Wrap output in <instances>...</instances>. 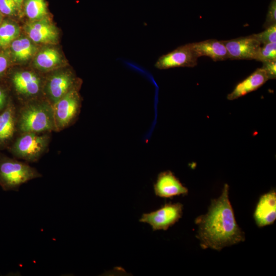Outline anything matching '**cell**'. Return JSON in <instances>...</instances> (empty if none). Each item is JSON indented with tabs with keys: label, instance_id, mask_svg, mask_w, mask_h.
<instances>
[{
	"label": "cell",
	"instance_id": "1",
	"mask_svg": "<svg viewBox=\"0 0 276 276\" xmlns=\"http://www.w3.org/2000/svg\"><path fill=\"white\" fill-rule=\"evenodd\" d=\"M229 187L224 185L222 193L212 200L208 211L195 219L197 238L203 249L220 250L243 242L244 233L238 225L228 198Z\"/></svg>",
	"mask_w": 276,
	"mask_h": 276
},
{
	"label": "cell",
	"instance_id": "2",
	"mask_svg": "<svg viewBox=\"0 0 276 276\" xmlns=\"http://www.w3.org/2000/svg\"><path fill=\"white\" fill-rule=\"evenodd\" d=\"M18 125L22 133H42L55 129L53 107L46 103H31L21 111Z\"/></svg>",
	"mask_w": 276,
	"mask_h": 276
},
{
	"label": "cell",
	"instance_id": "3",
	"mask_svg": "<svg viewBox=\"0 0 276 276\" xmlns=\"http://www.w3.org/2000/svg\"><path fill=\"white\" fill-rule=\"evenodd\" d=\"M40 176L26 163L9 158L0 159V186L5 191H18L22 184Z\"/></svg>",
	"mask_w": 276,
	"mask_h": 276
},
{
	"label": "cell",
	"instance_id": "4",
	"mask_svg": "<svg viewBox=\"0 0 276 276\" xmlns=\"http://www.w3.org/2000/svg\"><path fill=\"white\" fill-rule=\"evenodd\" d=\"M50 137L47 134L26 132L19 136L13 146L14 154L29 162L37 160L46 150Z\"/></svg>",
	"mask_w": 276,
	"mask_h": 276
},
{
	"label": "cell",
	"instance_id": "5",
	"mask_svg": "<svg viewBox=\"0 0 276 276\" xmlns=\"http://www.w3.org/2000/svg\"><path fill=\"white\" fill-rule=\"evenodd\" d=\"M76 87L53 106L55 128L62 129L70 125L80 111L81 99Z\"/></svg>",
	"mask_w": 276,
	"mask_h": 276
},
{
	"label": "cell",
	"instance_id": "6",
	"mask_svg": "<svg viewBox=\"0 0 276 276\" xmlns=\"http://www.w3.org/2000/svg\"><path fill=\"white\" fill-rule=\"evenodd\" d=\"M182 209L179 202L166 203L157 210L143 214L139 221L149 224L153 231H166L181 217Z\"/></svg>",
	"mask_w": 276,
	"mask_h": 276
},
{
	"label": "cell",
	"instance_id": "7",
	"mask_svg": "<svg viewBox=\"0 0 276 276\" xmlns=\"http://www.w3.org/2000/svg\"><path fill=\"white\" fill-rule=\"evenodd\" d=\"M198 57L190 43L179 46L158 58L154 66L159 70L175 67H193L197 65Z\"/></svg>",
	"mask_w": 276,
	"mask_h": 276
},
{
	"label": "cell",
	"instance_id": "8",
	"mask_svg": "<svg viewBox=\"0 0 276 276\" xmlns=\"http://www.w3.org/2000/svg\"><path fill=\"white\" fill-rule=\"evenodd\" d=\"M222 41L231 60H256L262 45L251 35Z\"/></svg>",
	"mask_w": 276,
	"mask_h": 276
},
{
	"label": "cell",
	"instance_id": "9",
	"mask_svg": "<svg viewBox=\"0 0 276 276\" xmlns=\"http://www.w3.org/2000/svg\"><path fill=\"white\" fill-rule=\"evenodd\" d=\"M156 196L162 198H172L176 196L186 195L188 189L169 170L160 172L153 186Z\"/></svg>",
	"mask_w": 276,
	"mask_h": 276
},
{
	"label": "cell",
	"instance_id": "10",
	"mask_svg": "<svg viewBox=\"0 0 276 276\" xmlns=\"http://www.w3.org/2000/svg\"><path fill=\"white\" fill-rule=\"evenodd\" d=\"M254 218L259 227L272 224L276 219V193L271 190L262 195L256 207Z\"/></svg>",
	"mask_w": 276,
	"mask_h": 276
},
{
	"label": "cell",
	"instance_id": "11",
	"mask_svg": "<svg viewBox=\"0 0 276 276\" xmlns=\"http://www.w3.org/2000/svg\"><path fill=\"white\" fill-rule=\"evenodd\" d=\"M25 30L31 40L35 42L53 43L58 39L57 30L46 18L27 24Z\"/></svg>",
	"mask_w": 276,
	"mask_h": 276
},
{
	"label": "cell",
	"instance_id": "12",
	"mask_svg": "<svg viewBox=\"0 0 276 276\" xmlns=\"http://www.w3.org/2000/svg\"><path fill=\"white\" fill-rule=\"evenodd\" d=\"M72 74L62 72L53 75L49 80L47 90L54 105L68 91L77 87Z\"/></svg>",
	"mask_w": 276,
	"mask_h": 276
},
{
	"label": "cell",
	"instance_id": "13",
	"mask_svg": "<svg viewBox=\"0 0 276 276\" xmlns=\"http://www.w3.org/2000/svg\"><path fill=\"white\" fill-rule=\"evenodd\" d=\"M190 44L198 58L207 56L215 61L228 59V52L222 40L210 39Z\"/></svg>",
	"mask_w": 276,
	"mask_h": 276
},
{
	"label": "cell",
	"instance_id": "14",
	"mask_svg": "<svg viewBox=\"0 0 276 276\" xmlns=\"http://www.w3.org/2000/svg\"><path fill=\"white\" fill-rule=\"evenodd\" d=\"M268 79L266 73L262 68H257L246 79L237 84L227 98L233 100L255 91L262 86Z\"/></svg>",
	"mask_w": 276,
	"mask_h": 276
},
{
	"label": "cell",
	"instance_id": "15",
	"mask_svg": "<svg viewBox=\"0 0 276 276\" xmlns=\"http://www.w3.org/2000/svg\"><path fill=\"white\" fill-rule=\"evenodd\" d=\"M12 81L17 91L24 95H35L40 90L39 78L29 71L16 73L13 76Z\"/></svg>",
	"mask_w": 276,
	"mask_h": 276
},
{
	"label": "cell",
	"instance_id": "16",
	"mask_svg": "<svg viewBox=\"0 0 276 276\" xmlns=\"http://www.w3.org/2000/svg\"><path fill=\"white\" fill-rule=\"evenodd\" d=\"M15 127L14 109L8 106L0 113V144H4L13 136Z\"/></svg>",
	"mask_w": 276,
	"mask_h": 276
},
{
	"label": "cell",
	"instance_id": "17",
	"mask_svg": "<svg viewBox=\"0 0 276 276\" xmlns=\"http://www.w3.org/2000/svg\"><path fill=\"white\" fill-rule=\"evenodd\" d=\"M13 56L19 61H25L33 56L36 49L31 40L26 37L15 39L11 43Z\"/></svg>",
	"mask_w": 276,
	"mask_h": 276
},
{
	"label": "cell",
	"instance_id": "18",
	"mask_svg": "<svg viewBox=\"0 0 276 276\" xmlns=\"http://www.w3.org/2000/svg\"><path fill=\"white\" fill-rule=\"evenodd\" d=\"M61 56L55 49L48 48L39 52L37 55L35 65L41 70L51 69L60 62Z\"/></svg>",
	"mask_w": 276,
	"mask_h": 276
},
{
	"label": "cell",
	"instance_id": "19",
	"mask_svg": "<svg viewBox=\"0 0 276 276\" xmlns=\"http://www.w3.org/2000/svg\"><path fill=\"white\" fill-rule=\"evenodd\" d=\"M26 15L32 21L45 18L47 15V4L44 0H26L25 3Z\"/></svg>",
	"mask_w": 276,
	"mask_h": 276
},
{
	"label": "cell",
	"instance_id": "20",
	"mask_svg": "<svg viewBox=\"0 0 276 276\" xmlns=\"http://www.w3.org/2000/svg\"><path fill=\"white\" fill-rule=\"evenodd\" d=\"M20 33L19 27L5 21L0 26V47L6 48L17 38Z\"/></svg>",
	"mask_w": 276,
	"mask_h": 276
},
{
	"label": "cell",
	"instance_id": "21",
	"mask_svg": "<svg viewBox=\"0 0 276 276\" xmlns=\"http://www.w3.org/2000/svg\"><path fill=\"white\" fill-rule=\"evenodd\" d=\"M256 60L262 62L276 60V42L261 45Z\"/></svg>",
	"mask_w": 276,
	"mask_h": 276
},
{
	"label": "cell",
	"instance_id": "22",
	"mask_svg": "<svg viewBox=\"0 0 276 276\" xmlns=\"http://www.w3.org/2000/svg\"><path fill=\"white\" fill-rule=\"evenodd\" d=\"M251 36L261 44L276 42V24L265 28L262 32L251 34Z\"/></svg>",
	"mask_w": 276,
	"mask_h": 276
},
{
	"label": "cell",
	"instance_id": "23",
	"mask_svg": "<svg viewBox=\"0 0 276 276\" xmlns=\"http://www.w3.org/2000/svg\"><path fill=\"white\" fill-rule=\"evenodd\" d=\"M275 24H276V0H271L263 27L265 29Z\"/></svg>",
	"mask_w": 276,
	"mask_h": 276
},
{
	"label": "cell",
	"instance_id": "24",
	"mask_svg": "<svg viewBox=\"0 0 276 276\" xmlns=\"http://www.w3.org/2000/svg\"><path fill=\"white\" fill-rule=\"evenodd\" d=\"M17 6L13 0H0V12L5 15H11L14 14Z\"/></svg>",
	"mask_w": 276,
	"mask_h": 276
},
{
	"label": "cell",
	"instance_id": "25",
	"mask_svg": "<svg viewBox=\"0 0 276 276\" xmlns=\"http://www.w3.org/2000/svg\"><path fill=\"white\" fill-rule=\"evenodd\" d=\"M263 63L262 68L266 73L268 79L276 78V60H270Z\"/></svg>",
	"mask_w": 276,
	"mask_h": 276
},
{
	"label": "cell",
	"instance_id": "26",
	"mask_svg": "<svg viewBox=\"0 0 276 276\" xmlns=\"http://www.w3.org/2000/svg\"><path fill=\"white\" fill-rule=\"evenodd\" d=\"M8 66V59L6 56L0 54V74L3 73Z\"/></svg>",
	"mask_w": 276,
	"mask_h": 276
},
{
	"label": "cell",
	"instance_id": "27",
	"mask_svg": "<svg viewBox=\"0 0 276 276\" xmlns=\"http://www.w3.org/2000/svg\"><path fill=\"white\" fill-rule=\"evenodd\" d=\"M6 95L5 91L0 88V110L3 109L6 103Z\"/></svg>",
	"mask_w": 276,
	"mask_h": 276
},
{
	"label": "cell",
	"instance_id": "28",
	"mask_svg": "<svg viewBox=\"0 0 276 276\" xmlns=\"http://www.w3.org/2000/svg\"><path fill=\"white\" fill-rule=\"evenodd\" d=\"M13 1L16 3L18 8H20L21 7L22 3L24 1V0H13Z\"/></svg>",
	"mask_w": 276,
	"mask_h": 276
},
{
	"label": "cell",
	"instance_id": "29",
	"mask_svg": "<svg viewBox=\"0 0 276 276\" xmlns=\"http://www.w3.org/2000/svg\"><path fill=\"white\" fill-rule=\"evenodd\" d=\"M1 13L0 12V20H1Z\"/></svg>",
	"mask_w": 276,
	"mask_h": 276
}]
</instances>
